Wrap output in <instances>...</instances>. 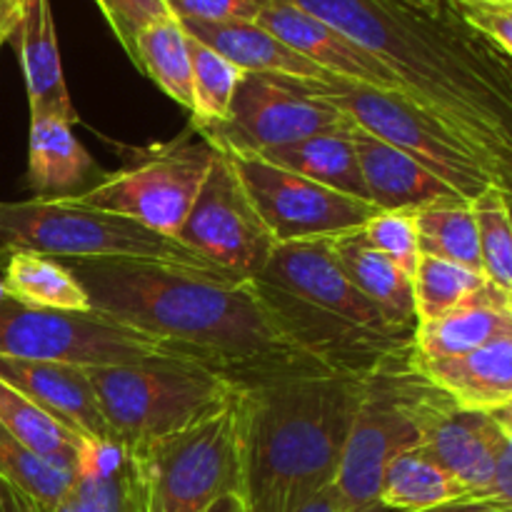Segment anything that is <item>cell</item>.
I'll return each mask as SVG.
<instances>
[{"mask_svg": "<svg viewBox=\"0 0 512 512\" xmlns=\"http://www.w3.org/2000/svg\"><path fill=\"white\" fill-rule=\"evenodd\" d=\"M90 308L183 350L240 390L333 373L290 340L258 280L155 260L65 263Z\"/></svg>", "mask_w": 512, "mask_h": 512, "instance_id": "cell-1", "label": "cell"}, {"mask_svg": "<svg viewBox=\"0 0 512 512\" xmlns=\"http://www.w3.org/2000/svg\"><path fill=\"white\" fill-rule=\"evenodd\" d=\"M378 58L405 95L483 150L512 160V58L450 5L398 0H290Z\"/></svg>", "mask_w": 512, "mask_h": 512, "instance_id": "cell-2", "label": "cell"}, {"mask_svg": "<svg viewBox=\"0 0 512 512\" xmlns=\"http://www.w3.org/2000/svg\"><path fill=\"white\" fill-rule=\"evenodd\" d=\"M368 375L313 373L240 390L248 512H298L335 485Z\"/></svg>", "mask_w": 512, "mask_h": 512, "instance_id": "cell-3", "label": "cell"}, {"mask_svg": "<svg viewBox=\"0 0 512 512\" xmlns=\"http://www.w3.org/2000/svg\"><path fill=\"white\" fill-rule=\"evenodd\" d=\"M128 512H208L225 495H243L238 400L185 433L125 445Z\"/></svg>", "mask_w": 512, "mask_h": 512, "instance_id": "cell-4", "label": "cell"}, {"mask_svg": "<svg viewBox=\"0 0 512 512\" xmlns=\"http://www.w3.org/2000/svg\"><path fill=\"white\" fill-rule=\"evenodd\" d=\"M15 253L45 255L60 263L155 260L218 270L175 238L143 228L123 215L80 205L73 198L0 200V260Z\"/></svg>", "mask_w": 512, "mask_h": 512, "instance_id": "cell-5", "label": "cell"}, {"mask_svg": "<svg viewBox=\"0 0 512 512\" xmlns=\"http://www.w3.org/2000/svg\"><path fill=\"white\" fill-rule=\"evenodd\" d=\"M100 410L123 445L185 433L238 400L223 375L180 358L88 368Z\"/></svg>", "mask_w": 512, "mask_h": 512, "instance_id": "cell-6", "label": "cell"}, {"mask_svg": "<svg viewBox=\"0 0 512 512\" xmlns=\"http://www.w3.org/2000/svg\"><path fill=\"white\" fill-rule=\"evenodd\" d=\"M305 83L343 110L350 123L413 158L465 200L478 198L485 188L500 183V165L493 158L403 90L375 88L333 75Z\"/></svg>", "mask_w": 512, "mask_h": 512, "instance_id": "cell-7", "label": "cell"}, {"mask_svg": "<svg viewBox=\"0 0 512 512\" xmlns=\"http://www.w3.org/2000/svg\"><path fill=\"white\" fill-rule=\"evenodd\" d=\"M433 393L435 385L415 368L413 355L368 375L335 478L345 508L380 503V485L390 460L420 448L423 408Z\"/></svg>", "mask_w": 512, "mask_h": 512, "instance_id": "cell-8", "label": "cell"}, {"mask_svg": "<svg viewBox=\"0 0 512 512\" xmlns=\"http://www.w3.org/2000/svg\"><path fill=\"white\" fill-rule=\"evenodd\" d=\"M215 153L218 148L190 125L173 143L138 150L123 168L105 173L73 200L178 240L213 168Z\"/></svg>", "mask_w": 512, "mask_h": 512, "instance_id": "cell-9", "label": "cell"}, {"mask_svg": "<svg viewBox=\"0 0 512 512\" xmlns=\"http://www.w3.org/2000/svg\"><path fill=\"white\" fill-rule=\"evenodd\" d=\"M0 355L23 360L110 368L188 355L173 343L120 323L98 310H45L18 300L0 305Z\"/></svg>", "mask_w": 512, "mask_h": 512, "instance_id": "cell-10", "label": "cell"}, {"mask_svg": "<svg viewBox=\"0 0 512 512\" xmlns=\"http://www.w3.org/2000/svg\"><path fill=\"white\" fill-rule=\"evenodd\" d=\"M350 128L353 123L348 115L313 93L305 80L245 73L228 115L220 123L195 130L215 148L255 155L320 133Z\"/></svg>", "mask_w": 512, "mask_h": 512, "instance_id": "cell-11", "label": "cell"}, {"mask_svg": "<svg viewBox=\"0 0 512 512\" xmlns=\"http://www.w3.org/2000/svg\"><path fill=\"white\" fill-rule=\"evenodd\" d=\"M225 153L278 245L338 238L360 230L378 213V208L368 200L325 188L258 155L233 150Z\"/></svg>", "mask_w": 512, "mask_h": 512, "instance_id": "cell-12", "label": "cell"}, {"mask_svg": "<svg viewBox=\"0 0 512 512\" xmlns=\"http://www.w3.org/2000/svg\"><path fill=\"white\" fill-rule=\"evenodd\" d=\"M178 243L235 278L255 280L268 268L278 243L245 193L225 150L218 148L215 153L213 168L180 228Z\"/></svg>", "mask_w": 512, "mask_h": 512, "instance_id": "cell-13", "label": "cell"}, {"mask_svg": "<svg viewBox=\"0 0 512 512\" xmlns=\"http://www.w3.org/2000/svg\"><path fill=\"white\" fill-rule=\"evenodd\" d=\"M260 280L295 295V298L313 305L320 313L355 325V328L390 335V338H413V333H403V330L395 328L355 288L340 260L335 258L333 248H330V238L278 245Z\"/></svg>", "mask_w": 512, "mask_h": 512, "instance_id": "cell-14", "label": "cell"}, {"mask_svg": "<svg viewBox=\"0 0 512 512\" xmlns=\"http://www.w3.org/2000/svg\"><path fill=\"white\" fill-rule=\"evenodd\" d=\"M505 445L508 435L493 413L458 408L438 388L425 403L420 448L458 478L473 498H490Z\"/></svg>", "mask_w": 512, "mask_h": 512, "instance_id": "cell-15", "label": "cell"}, {"mask_svg": "<svg viewBox=\"0 0 512 512\" xmlns=\"http://www.w3.org/2000/svg\"><path fill=\"white\" fill-rule=\"evenodd\" d=\"M258 25L318 65L325 75L385 90H403L395 75L368 50L290 0H278L273 8L265 10L258 18Z\"/></svg>", "mask_w": 512, "mask_h": 512, "instance_id": "cell-16", "label": "cell"}, {"mask_svg": "<svg viewBox=\"0 0 512 512\" xmlns=\"http://www.w3.org/2000/svg\"><path fill=\"white\" fill-rule=\"evenodd\" d=\"M0 380L80 438H115L100 410L88 368L0 355Z\"/></svg>", "mask_w": 512, "mask_h": 512, "instance_id": "cell-17", "label": "cell"}, {"mask_svg": "<svg viewBox=\"0 0 512 512\" xmlns=\"http://www.w3.org/2000/svg\"><path fill=\"white\" fill-rule=\"evenodd\" d=\"M8 43H13V48L18 50L30 118L58 115L68 123H78V113L70 100L63 63H60L50 0H20L18 20H15Z\"/></svg>", "mask_w": 512, "mask_h": 512, "instance_id": "cell-18", "label": "cell"}, {"mask_svg": "<svg viewBox=\"0 0 512 512\" xmlns=\"http://www.w3.org/2000/svg\"><path fill=\"white\" fill-rule=\"evenodd\" d=\"M350 140L358 155L360 175H363L368 200L378 210H415L428 208L435 203L448 200H465L455 193L448 183L435 178L430 170L415 163L405 153L395 150L393 145L383 143L375 135L365 133L363 128L353 125Z\"/></svg>", "mask_w": 512, "mask_h": 512, "instance_id": "cell-19", "label": "cell"}, {"mask_svg": "<svg viewBox=\"0 0 512 512\" xmlns=\"http://www.w3.org/2000/svg\"><path fill=\"white\" fill-rule=\"evenodd\" d=\"M505 333H512L510 293L488 280L453 310L415 325L413 358L420 363L458 358Z\"/></svg>", "mask_w": 512, "mask_h": 512, "instance_id": "cell-20", "label": "cell"}, {"mask_svg": "<svg viewBox=\"0 0 512 512\" xmlns=\"http://www.w3.org/2000/svg\"><path fill=\"white\" fill-rule=\"evenodd\" d=\"M413 365L458 408L495 413L512 403V333L500 335L458 358Z\"/></svg>", "mask_w": 512, "mask_h": 512, "instance_id": "cell-21", "label": "cell"}, {"mask_svg": "<svg viewBox=\"0 0 512 512\" xmlns=\"http://www.w3.org/2000/svg\"><path fill=\"white\" fill-rule=\"evenodd\" d=\"M93 158L73 133V123L58 115L30 118L25 183L35 198H75L93 185Z\"/></svg>", "mask_w": 512, "mask_h": 512, "instance_id": "cell-22", "label": "cell"}, {"mask_svg": "<svg viewBox=\"0 0 512 512\" xmlns=\"http://www.w3.org/2000/svg\"><path fill=\"white\" fill-rule=\"evenodd\" d=\"M180 23L190 38L213 48L243 73L285 75L298 80L328 78L318 65L295 53L290 45L258 23H198V20H180Z\"/></svg>", "mask_w": 512, "mask_h": 512, "instance_id": "cell-23", "label": "cell"}, {"mask_svg": "<svg viewBox=\"0 0 512 512\" xmlns=\"http://www.w3.org/2000/svg\"><path fill=\"white\" fill-rule=\"evenodd\" d=\"M335 258L340 260L348 278L355 288L390 320L403 333H413L418 320H415V300H413V278L403 268L385 258L383 253L365 243L363 233H353L330 238Z\"/></svg>", "mask_w": 512, "mask_h": 512, "instance_id": "cell-24", "label": "cell"}, {"mask_svg": "<svg viewBox=\"0 0 512 512\" xmlns=\"http://www.w3.org/2000/svg\"><path fill=\"white\" fill-rule=\"evenodd\" d=\"M350 130L320 133L313 135V138L298 140L293 145L263 150V153L255 155L278 165V168L315 180V183L325 185V188L350 195V198L368 200L363 175H360L358 155H355V145L350 140Z\"/></svg>", "mask_w": 512, "mask_h": 512, "instance_id": "cell-25", "label": "cell"}, {"mask_svg": "<svg viewBox=\"0 0 512 512\" xmlns=\"http://www.w3.org/2000/svg\"><path fill=\"white\" fill-rule=\"evenodd\" d=\"M463 498H473L470 490L423 448H413L390 460L378 500L390 512H423Z\"/></svg>", "mask_w": 512, "mask_h": 512, "instance_id": "cell-26", "label": "cell"}, {"mask_svg": "<svg viewBox=\"0 0 512 512\" xmlns=\"http://www.w3.org/2000/svg\"><path fill=\"white\" fill-rule=\"evenodd\" d=\"M3 288L10 300L45 310H90V298L65 263L33 253L8 255Z\"/></svg>", "mask_w": 512, "mask_h": 512, "instance_id": "cell-27", "label": "cell"}, {"mask_svg": "<svg viewBox=\"0 0 512 512\" xmlns=\"http://www.w3.org/2000/svg\"><path fill=\"white\" fill-rule=\"evenodd\" d=\"M135 68L148 75L168 98L193 110V68H190L188 33L173 13L155 20L140 33Z\"/></svg>", "mask_w": 512, "mask_h": 512, "instance_id": "cell-28", "label": "cell"}, {"mask_svg": "<svg viewBox=\"0 0 512 512\" xmlns=\"http://www.w3.org/2000/svg\"><path fill=\"white\" fill-rule=\"evenodd\" d=\"M0 428L10 438L18 440L23 448L33 450L40 458L75 473L83 438L65 428L63 423H58L53 415L45 413L33 400H28L3 380H0Z\"/></svg>", "mask_w": 512, "mask_h": 512, "instance_id": "cell-29", "label": "cell"}, {"mask_svg": "<svg viewBox=\"0 0 512 512\" xmlns=\"http://www.w3.org/2000/svg\"><path fill=\"white\" fill-rule=\"evenodd\" d=\"M420 255L483 273L478 223L470 200H448L415 210Z\"/></svg>", "mask_w": 512, "mask_h": 512, "instance_id": "cell-30", "label": "cell"}, {"mask_svg": "<svg viewBox=\"0 0 512 512\" xmlns=\"http://www.w3.org/2000/svg\"><path fill=\"white\" fill-rule=\"evenodd\" d=\"M0 480L28 495L40 512L58 508L75 488V473L23 448L0 428Z\"/></svg>", "mask_w": 512, "mask_h": 512, "instance_id": "cell-31", "label": "cell"}, {"mask_svg": "<svg viewBox=\"0 0 512 512\" xmlns=\"http://www.w3.org/2000/svg\"><path fill=\"white\" fill-rule=\"evenodd\" d=\"M190 68H193V125L220 123L228 115L243 70L235 68L228 58L188 35Z\"/></svg>", "mask_w": 512, "mask_h": 512, "instance_id": "cell-32", "label": "cell"}, {"mask_svg": "<svg viewBox=\"0 0 512 512\" xmlns=\"http://www.w3.org/2000/svg\"><path fill=\"white\" fill-rule=\"evenodd\" d=\"M488 283L483 273L463 268V265L448 263V260L420 255L418 268L413 273V300L415 320H433L448 313L455 305L468 300Z\"/></svg>", "mask_w": 512, "mask_h": 512, "instance_id": "cell-33", "label": "cell"}, {"mask_svg": "<svg viewBox=\"0 0 512 512\" xmlns=\"http://www.w3.org/2000/svg\"><path fill=\"white\" fill-rule=\"evenodd\" d=\"M470 205L478 223L485 280L512 293V215L505 190L490 185Z\"/></svg>", "mask_w": 512, "mask_h": 512, "instance_id": "cell-34", "label": "cell"}, {"mask_svg": "<svg viewBox=\"0 0 512 512\" xmlns=\"http://www.w3.org/2000/svg\"><path fill=\"white\" fill-rule=\"evenodd\" d=\"M360 233H363L365 243L373 245L378 253L393 260L398 268H403L413 278L420 260L415 213H410V210H378L360 228Z\"/></svg>", "mask_w": 512, "mask_h": 512, "instance_id": "cell-35", "label": "cell"}, {"mask_svg": "<svg viewBox=\"0 0 512 512\" xmlns=\"http://www.w3.org/2000/svg\"><path fill=\"white\" fill-rule=\"evenodd\" d=\"M103 18L108 20L110 30L123 45L128 58L135 63V48H138V38L148 25L155 20L170 15V8L165 0H95Z\"/></svg>", "mask_w": 512, "mask_h": 512, "instance_id": "cell-36", "label": "cell"}, {"mask_svg": "<svg viewBox=\"0 0 512 512\" xmlns=\"http://www.w3.org/2000/svg\"><path fill=\"white\" fill-rule=\"evenodd\" d=\"M178 20L198 23H258L278 0H165Z\"/></svg>", "mask_w": 512, "mask_h": 512, "instance_id": "cell-37", "label": "cell"}, {"mask_svg": "<svg viewBox=\"0 0 512 512\" xmlns=\"http://www.w3.org/2000/svg\"><path fill=\"white\" fill-rule=\"evenodd\" d=\"M445 3L512 58V0H445Z\"/></svg>", "mask_w": 512, "mask_h": 512, "instance_id": "cell-38", "label": "cell"}, {"mask_svg": "<svg viewBox=\"0 0 512 512\" xmlns=\"http://www.w3.org/2000/svg\"><path fill=\"white\" fill-rule=\"evenodd\" d=\"M50 512H128L123 470L108 480H75V488Z\"/></svg>", "mask_w": 512, "mask_h": 512, "instance_id": "cell-39", "label": "cell"}, {"mask_svg": "<svg viewBox=\"0 0 512 512\" xmlns=\"http://www.w3.org/2000/svg\"><path fill=\"white\" fill-rule=\"evenodd\" d=\"M125 465V445L115 438H83L75 463L78 480H108Z\"/></svg>", "mask_w": 512, "mask_h": 512, "instance_id": "cell-40", "label": "cell"}, {"mask_svg": "<svg viewBox=\"0 0 512 512\" xmlns=\"http://www.w3.org/2000/svg\"><path fill=\"white\" fill-rule=\"evenodd\" d=\"M423 512H512V505L493 498H463L455 500V503L440 505V508H430Z\"/></svg>", "mask_w": 512, "mask_h": 512, "instance_id": "cell-41", "label": "cell"}, {"mask_svg": "<svg viewBox=\"0 0 512 512\" xmlns=\"http://www.w3.org/2000/svg\"><path fill=\"white\" fill-rule=\"evenodd\" d=\"M298 512H348V508H345L338 488H335V485H330V488H325L323 493L315 495V498L310 500L308 505H303Z\"/></svg>", "mask_w": 512, "mask_h": 512, "instance_id": "cell-42", "label": "cell"}, {"mask_svg": "<svg viewBox=\"0 0 512 512\" xmlns=\"http://www.w3.org/2000/svg\"><path fill=\"white\" fill-rule=\"evenodd\" d=\"M0 498H3L5 512H40L38 505H35L28 495H23L20 490H15L13 485L3 483V480H0Z\"/></svg>", "mask_w": 512, "mask_h": 512, "instance_id": "cell-43", "label": "cell"}, {"mask_svg": "<svg viewBox=\"0 0 512 512\" xmlns=\"http://www.w3.org/2000/svg\"><path fill=\"white\" fill-rule=\"evenodd\" d=\"M15 20H18V13L8 5V0H0V50L10 40V33L15 28Z\"/></svg>", "mask_w": 512, "mask_h": 512, "instance_id": "cell-44", "label": "cell"}, {"mask_svg": "<svg viewBox=\"0 0 512 512\" xmlns=\"http://www.w3.org/2000/svg\"><path fill=\"white\" fill-rule=\"evenodd\" d=\"M208 512H248L243 495H225Z\"/></svg>", "mask_w": 512, "mask_h": 512, "instance_id": "cell-45", "label": "cell"}, {"mask_svg": "<svg viewBox=\"0 0 512 512\" xmlns=\"http://www.w3.org/2000/svg\"><path fill=\"white\" fill-rule=\"evenodd\" d=\"M498 185L505 190V198H508L510 215H512V160H510V163H505L503 170H500V183Z\"/></svg>", "mask_w": 512, "mask_h": 512, "instance_id": "cell-46", "label": "cell"}, {"mask_svg": "<svg viewBox=\"0 0 512 512\" xmlns=\"http://www.w3.org/2000/svg\"><path fill=\"white\" fill-rule=\"evenodd\" d=\"M493 415H495V420H498V423L503 425L505 435H508L510 443H512V403H510V405H505V408L495 410Z\"/></svg>", "mask_w": 512, "mask_h": 512, "instance_id": "cell-47", "label": "cell"}, {"mask_svg": "<svg viewBox=\"0 0 512 512\" xmlns=\"http://www.w3.org/2000/svg\"><path fill=\"white\" fill-rule=\"evenodd\" d=\"M398 3L413 5V8H423V10H438L448 5L445 0H398Z\"/></svg>", "mask_w": 512, "mask_h": 512, "instance_id": "cell-48", "label": "cell"}, {"mask_svg": "<svg viewBox=\"0 0 512 512\" xmlns=\"http://www.w3.org/2000/svg\"><path fill=\"white\" fill-rule=\"evenodd\" d=\"M348 512H390L385 508L383 503H373V505H365V508H355V510H348Z\"/></svg>", "mask_w": 512, "mask_h": 512, "instance_id": "cell-49", "label": "cell"}, {"mask_svg": "<svg viewBox=\"0 0 512 512\" xmlns=\"http://www.w3.org/2000/svg\"><path fill=\"white\" fill-rule=\"evenodd\" d=\"M5 300H8V295H5V288H3V278H0V305H3Z\"/></svg>", "mask_w": 512, "mask_h": 512, "instance_id": "cell-50", "label": "cell"}, {"mask_svg": "<svg viewBox=\"0 0 512 512\" xmlns=\"http://www.w3.org/2000/svg\"><path fill=\"white\" fill-rule=\"evenodd\" d=\"M8 3L13 5V8H15V13H18V5H20V0H8Z\"/></svg>", "mask_w": 512, "mask_h": 512, "instance_id": "cell-51", "label": "cell"}, {"mask_svg": "<svg viewBox=\"0 0 512 512\" xmlns=\"http://www.w3.org/2000/svg\"><path fill=\"white\" fill-rule=\"evenodd\" d=\"M0 512H5V510H3V498H0Z\"/></svg>", "mask_w": 512, "mask_h": 512, "instance_id": "cell-52", "label": "cell"}, {"mask_svg": "<svg viewBox=\"0 0 512 512\" xmlns=\"http://www.w3.org/2000/svg\"><path fill=\"white\" fill-rule=\"evenodd\" d=\"M510 308H512V293H510Z\"/></svg>", "mask_w": 512, "mask_h": 512, "instance_id": "cell-53", "label": "cell"}, {"mask_svg": "<svg viewBox=\"0 0 512 512\" xmlns=\"http://www.w3.org/2000/svg\"><path fill=\"white\" fill-rule=\"evenodd\" d=\"M8 5H10V3H8ZM10 8H13V5H10ZM13 10H15V8H13Z\"/></svg>", "mask_w": 512, "mask_h": 512, "instance_id": "cell-54", "label": "cell"}]
</instances>
